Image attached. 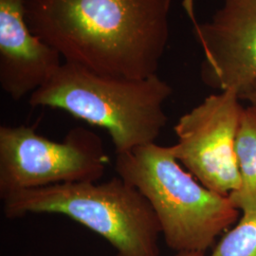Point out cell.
I'll return each mask as SVG.
<instances>
[{"label": "cell", "instance_id": "cell-1", "mask_svg": "<svg viewBox=\"0 0 256 256\" xmlns=\"http://www.w3.org/2000/svg\"><path fill=\"white\" fill-rule=\"evenodd\" d=\"M172 0H26L30 30L64 62L102 75H155L169 39Z\"/></svg>", "mask_w": 256, "mask_h": 256}, {"label": "cell", "instance_id": "cell-2", "mask_svg": "<svg viewBox=\"0 0 256 256\" xmlns=\"http://www.w3.org/2000/svg\"><path fill=\"white\" fill-rule=\"evenodd\" d=\"M172 93L158 74L131 79L64 62L28 102L32 108L64 110L104 128L119 155L155 144L167 124L164 104Z\"/></svg>", "mask_w": 256, "mask_h": 256}, {"label": "cell", "instance_id": "cell-3", "mask_svg": "<svg viewBox=\"0 0 256 256\" xmlns=\"http://www.w3.org/2000/svg\"><path fill=\"white\" fill-rule=\"evenodd\" d=\"M115 169L146 198L167 246L178 252H205L239 218L229 196L207 188L183 169L171 146L155 142L119 154Z\"/></svg>", "mask_w": 256, "mask_h": 256}, {"label": "cell", "instance_id": "cell-4", "mask_svg": "<svg viewBox=\"0 0 256 256\" xmlns=\"http://www.w3.org/2000/svg\"><path fill=\"white\" fill-rule=\"evenodd\" d=\"M10 220L62 214L104 238L117 256H158L162 234L144 194L122 178L104 182L66 183L12 192L1 198Z\"/></svg>", "mask_w": 256, "mask_h": 256}, {"label": "cell", "instance_id": "cell-5", "mask_svg": "<svg viewBox=\"0 0 256 256\" xmlns=\"http://www.w3.org/2000/svg\"><path fill=\"white\" fill-rule=\"evenodd\" d=\"M108 164L101 138L88 128H72L62 142H54L25 126L0 128V198L58 184L99 182Z\"/></svg>", "mask_w": 256, "mask_h": 256}, {"label": "cell", "instance_id": "cell-6", "mask_svg": "<svg viewBox=\"0 0 256 256\" xmlns=\"http://www.w3.org/2000/svg\"><path fill=\"white\" fill-rule=\"evenodd\" d=\"M236 92L212 94L182 115L170 146L178 162L204 186L229 196L239 186L236 138L244 106Z\"/></svg>", "mask_w": 256, "mask_h": 256}, {"label": "cell", "instance_id": "cell-7", "mask_svg": "<svg viewBox=\"0 0 256 256\" xmlns=\"http://www.w3.org/2000/svg\"><path fill=\"white\" fill-rule=\"evenodd\" d=\"M220 1V9L204 23L196 18L192 0H184V7L204 54L202 81L241 98L256 82V0Z\"/></svg>", "mask_w": 256, "mask_h": 256}, {"label": "cell", "instance_id": "cell-8", "mask_svg": "<svg viewBox=\"0 0 256 256\" xmlns=\"http://www.w3.org/2000/svg\"><path fill=\"white\" fill-rule=\"evenodd\" d=\"M25 3L0 0V86L14 101L30 96L63 64L60 54L30 30Z\"/></svg>", "mask_w": 256, "mask_h": 256}, {"label": "cell", "instance_id": "cell-9", "mask_svg": "<svg viewBox=\"0 0 256 256\" xmlns=\"http://www.w3.org/2000/svg\"><path fill=\"white\" fill-rule=\"evenodd\" d=\"M239 186L229 198L241 214H256V110L243 111L236 138Z\"/></svg>", "mask_w": 256, "mask_h": 256}, {"label": "cell", "instance_id": "cell-10", "mask_svg": "<svg viewBox=\"0 0 256 256\" xmlns=\"http://www.w3.org/2000/svg\"><path fill=\"white\" fill-rule=\"evenodd\" d=\"M210 256H256V214H242L220 239Z\"/></svg>", "mask_w": 256, "mask_h": 256}, {"label": "cell", "instance_id": "cell-11", "mask_svg": "<svg viewBox=\"0 0 256 256\" xmlns=\"http://www.w3.org/2000/svg\"><path fill=\"white\" fill-rule=\"evenodd\" d=\"M241 100H246L248 102V106H252V108H254L256 110V82H254L247 92H245L242 97Z\"/></svg>", "mask_w": 256, "mask_h": 256}, {"label": "cell", "instance_id": "cell-12", "mask_svg": "<svg viewBox=\"0 0 256 256\" xmlns=\"http://www.w3.org/2000/svg\"><path fill=\"white\" fill-rule=\"evenodd\" d=\"M174 256H204L203 252H178Z\"/></svg>", "mask_w": 256, "mask_h": 256}]
</instances>
